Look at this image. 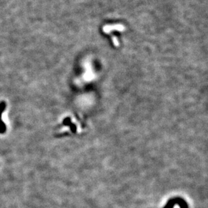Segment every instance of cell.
I'll use <instances>...</instances> for the list:
<instances>
[{
    "label": "cell",
    "mask_w": 208,
    "mask_h": 208,
    "mask_svg": "<svg viewBox=\"0 0 208 208\" xmlns=\"http://www.w3.org/2000/svg\"><path fill=\"white\" fill-rule=\"evenodd\" d=\"M174 204H178L181 207V208H189V206H188L187 203L185 200L179 197L174 198L169 200V202L164 207V208H173Z\"/></svg>",
    "instance_id": "cell-1"
},
{
    "label": "cell",
    "mask_w": 208,
    "mask_h": 208,
    "mask_svg": "<svg viewBox=\"0 0 208 208\" xmlns=\"http://www.w3.org/2000/svg\"><path fill=\"white\" fill-rule=\"evenodd\" d=\"M6 131V124L2 121V119H0V134L5 133Z\"/></svg>",
    "instance_id": "cell-2"
},
{
    "label": "cell",
    "mask_w": 208,
    "mask_h": 208,
    "mask_svg": "<svg viewBox=\"0 0 208 208\" xmlns=\"http://www.w3.org/2000/svg\"><path fill=\"white\" fill-rule=\"evenodd\" d=\"M6 107V103L5 102H0V119H2V114L4 111Z\"/></svg>",
    "instance_id": "cell-3"
}]
</instances>
